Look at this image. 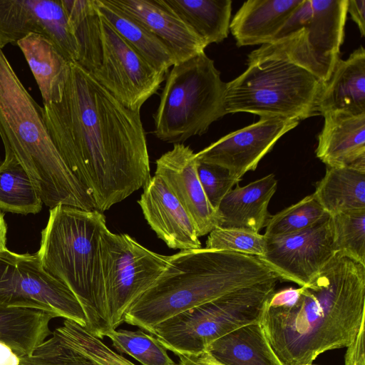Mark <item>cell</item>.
Listing matches in <instances>:
<instances>
[{
	"mask_svg": "<svg viewBox=\"0 0 365 365\" xmlns=\"http://www.w3.org/2000/svg\"><path fill=\"white\" fill-rule=\"evenodd\" d=\"M278 279L258 257L207 248L170 256L155 283L127 310L124 322L151 334L183 312L262 282Z\"/></svg>",
	"mask_w": 365,
	"mask_h": 365,
	"instance_id": "cell-3",
	"label": "cell"
},
{
	"mask_svg": "<svg viewBox=\"0 0 365 365\" xmlns=\"http://www.w3.org/2000/svg\"><path fill=\"white\" fill-rule=\"evenodd\" d=\"M247 70L226 83V114L250 113L301 121L319 115L324 84L304 68L283 58L248 61Z\"/></svg>",
	"mask_w": 365,
	"mask_h": 365,
	"instance_id": "cell-6",
	"label": "cell"
},
{
	"mask_svg": "<svg viewBox=\"0 0 365 365\" xmlns=\"http://www.w3.org/2000/svg\"><path fill=\"white\" fill-rule=\"evenodd\" d=\"M205 357L210 365H222L218 362L207 351H203Z\"/></svg>",
	"mask_w": 365,
	"mask_h": 365,
	"instance_id": "cell-42",
	"label": "cell"
},
{
	"mask_svg": "<svg viewBox=\"0 0 365 365\" xmlns=\"http://www.w3.org/2000/svg\"><path fill=\"white\" fill-rule=\"evenodd\" d=\"M53 314L36 309L0 304V342L20 356L31 355L52 334Z\"/></svg>",
	"mask_w": 365,
	"mask_h": 365,
	"instance_id": "cell-26",
	"label": "cell"
},
{
	"mask_svg": "<svg viewBox=\"0 0 365 365\" xmlns=\"http://www.w3.org/2000/svg\"><path fill=\"white\" fill-rule=\"evenodd\" d=\"M205 248L261 257L266 252L267 238L259 233L216 227L208 234Z\"/></svg>",
	"mask_w": 365,
	"mask_h": 365,
	"instance_id": "cell-36",
	"label": "cell"
},
{
	"mask_svg": "<svg viewBox=\"0 0 365 365\" xmlns=\"http://www.w3.org/2000/svg\"><path fill=\"white\" fill-rule=\"evenodd\" d=\"M197 171L204 192L215 210L222 198L240 181L227 168L213 163L197 160Z\"/></svg>",
	"mask_w": 365,
	"mask_h": 365,
	"instance_id": "cell-37",
	"label": "cell"
},
{
	"mask_svg": "<svg viewBox=\"0 0 365 365\" xmlns=\"http://www.w3.org/2000/svg\"><path fill=\"white\" fill-rule=\"evenodd\" d=\"M300 287L299 297L287 305L267 303L261 319L283 365L310 364L324 352L347 347L364 323L365 265L336 252Z\"/></svg>",
	"mask_w": 365,
	"mask_h": 365,
	"instance_id": "cell-2",
	"label": "cell"
},
{
	"mask_svg": "<svg viewBox=\"0 0 365 365\" xmlns=\"http://www.w3.org/2000/svg\"><path fill=\"white\" fill-rule=\"evenodd\" d=\"M277 187V180L272 173L242 187L236 185L216 210L217 227L259 233L270 216L268 206Z\"/></svg>",
	"mask_w": 365,
	"mask_h": 365,
	"instance_id": "cell-20",
	"label": "cell"
},
{
	"mask_svg": "<svg viewBox=\"0 0 365 365\" xmlns=\"http://www.w3.org/2000/svg\"><path fill=\"white\" fill-rule=\"evenodd\" d=\"M107 227L97 210L59 205L49 210L36 254L43 268L67 286L85 312V327L96 335L104 304L101 235Z\"/></svg>",
	"mask_w": 365,
	"mask_h": 365,
	"instance_id": "cell-5",
	"label": "cell"
},
{
	"mask_svg": "<svg viewBox=\"0 0 365 365\" xmlns=\"http://www.w3.org/2000/svg\"><path fill=\"white\" fill-rule=\"evenodd\" d=\"M347 4L348 0H303L270 41L248 55L247 62L283 58L325 83L339 59Z\"/></svg>",
	"mask_w": 365,
	"mask_h": 365,
	"instance_id": "cell-8",
	"label": "cell"
},
{
	"mask_svg": "<svg viewBox=\"0 0 365 365\" xmlns=\"http://www.w3.org/2000/svg\"><path fill=\"white\" fill-rule=\"evenodd\" d=\"M226 83L205 52L175 64L169 71L154 113V134L169 143H181L205 133L226 115Z\"/></svg>",
	"mask_w": 365,
	"mask_h": 365,
	"instance_id": "cell-7",
	"label": "cell"
},
{
	"mask_svg": "<svg viewBox=\"0 0 365 365\" xmlns=\"http://www.w3.org/2000/svg\"><path fill=\"white\" fill-rule=\"evenodd\" d=\"M61 336L68 346L88 359L91 365H137L73 321L67 320L63 323Z\"/></svg>",
	"mask_w": 365,
	"mask_h": 365,
	"instance_id": "cell-34",
	"label": "cell"
},
{
	"mask_svg": "<svg viewBox=\"0 0 365 365\" xmlns=\"http://www.w3.org/2000/svg\"><path fill=\"white\" fill-rule=\"evenodd\" d=\"M329 217L330 215L312 193L270 215L264 227V235L271 238L294 233L309 228Z\"/></svg>",
	"mask_w": 365,
	"mask_h": 365,
	"instance_id": "cell-33",
	"label": "cell"
},
{
	"mask_svg": "<svg viewBox=\"0 0 365 365\" xmlns=\"http://www.w3.org/2000/svg\"><path fill=\"white\" fill-rule=\"evenodd\" d=\"M303 0H248L230 22L239 47L267 43Z\"/></svg>",
	"mask_w": 365,
	"mask_h": 365,
	"instance_id": "cell-22",
	"label": "cell"
},
{
	"mask_svg": "<svg viewBox=\"0 0 365 365\" xmlns=\"http://www.w3.org/2000/svg\"><path fill=\"white\" fill-rule=\"evenodd\" d=\"M0 304L49 312L84 328L87 324L76 295L43 268L36 253H0Z\"/></svg>",
	"mask_w": 365,
	"mask_h": 365,
	"instance_id": "cell-11",
	"label": "cell"
},
{
	"mask_svg": "<svg viewBox=\"0 0 365 365\" xmlns=\"http://www.w3.org/2000/svg\"><path fill=\"white\" fill-rule=\"evenodd\" d=\"M336 252L365 265V209L331 216Z\"/></svg>",
	"mask_w": 365,
	"mask_h": 365,
	"instance_id": "cell-35",
	"label": "cell"
},
{
	"mask_svg": "<svg viewBox=\"0 0 365 365\" xmlns=\"http://www.w3.org/2000/svg\"><path fill=\"white\" fill-rule=\"evenodd\" d=\"M277 281L246 287L178 314L156 326L151 335L174 354L204 351L235 329L260 323Z\"/></svg>",
	"mask_w": 365,
	"mask_h": 365,
	"instance_id": "cell-9",
	"label": "cell"
},
{
	"mask_svg": "<svg viewBox=\"0 0 365 365\" xmlns=\"http://www.w3.org/2000/svg\"><path fill=\"white\" fill-rule=\"evenodd\" d=\"M76 39L81 66L93 73L101 61L100 15L96 0H61Z\"/></svg>",
	"mask_w": 365,
	"mask_h": 365,
	"instance_id": "cell-29",
	"label": "cell"
},
{
	"mask_svg": "<svg viewBox=\"0 0 365 365\" xmlns=\"http://www.w3.org/2000/svg\"><path fill=\"white\" fill-rule=\"evenodd\" d=\"M104 287L103 311L96 336L124 322L129 307L157 280L170 256L153 252L127 234H115L107 227L101 235Z\"/></svg>",
	"mask_w": 365,
	"mask_h": 365,
	"instance_id": "cell-10",
	"label": "cell"
},
{
	"mask_svg": "<svg viewBox=\"0 0 365 365\" xmlns=\"http://www.w3.org/2000/svg\"><path fill=\"white\" fill-rule=\"evenodd\" d=\"M0 365H91L55 331L31 355L20 356L0 342Z\"/></svg>",
	"mask_w": 365,
	"mask_h": 365,
	"instance_id": "cell-31",
	"label": "cell"
},
{
	"mask_svg": "<svg viewBox=\"0 0 365 365\" xmlns=\"http://www.w3.org/2000/svg\"><path fill=\"white\" fill-rule=\"evenodd\" d=\"M7 226L4 215L0 212V253L6 249Z\"/></svg>",
	"mask_w": 365,
	"mask_h": 365,
	"instance_id": "cell-41",
	"label": "cell"
},
{
	"mask_svg": "<svg viewBox=\"0 0 365 365\" xmlns=\"http://www.w3.org/2000/svg\"><path fill=\"white\" fill-rule=\"evenodd\" d=\"M138 202L148 224L168 247H202L192 219L160 177H151Z\"/></svg>",
	"mask_w": 365,
	"mask_h": 365,
	"instance_id": "cell-17",
	"label": "cell"
},
{
	"mask_svg": "<svg viewBox=\"0 0 365 365\" xmlns=\"http://www.w3.org/2000/svg\"><path fill=\"white\" fill-rule=\"evenodd\" d=\"M359 27L361 36L365 35V0H348L347 13Z\"/></svg>",
	"mask_w": 365,
	"mask_h": 365,
	"instance_id": "cell-39",
	"label": "cell"
},
{
	"mask_svg": "<svg viewBox=\"0 0 365 365\" xmlns=\"http://www.w3.org/2000/svg\"><path fill=\"white\" fill-rule=\"evenodd\" d=\"M100 24L101 61L91 73L123 106L140 111L166 74L151 66L101 16Z\"/></svg>",
	"mask_w": 365,
	"mask_h": 365,
	"instance_id": "cell-12",
	"label": "cell"
},
{
	"mask_svg": "<svg viewBox=\"0 0 365 365\" xmlns=\"http://www.w3.org/2000/svg\"><path fill=\"white\" fill-rule=\"evenodd\" d=\"M208 46L224 41L230 30L231 0H165Z\"/></svg>",
	"mask_w": 365,
	"mask_h": 365,
	"instance_id": "cell-28",
	"label": "cell"
},
{
	"mask_svg": "<svg viewBox=\"0 0 365 365\" xmlns=\"http://www.w3.org/2000/svg\"><path fill=\"white\" fill-rule=\"evenodd\" d=\"M299 123L280 117H262L257 123L212 143L196 153V158L224 167L241 180L246 173L255 170L277 140Z\"/></svg>",
	"mask_w": 365,
	"mask_h": 365,
	"instance_id": "cell-15",
	"label": "cell"
},
{
	"mask_svg": "<svg viewBox=\"0 0 365 365\" xmlns=\"http://www.w3.org/2000/svg\"><path fill=\"white\" fill-rule=\"evenodd\" d=\"M304 365H314V364H304Z\"/></svg>",
	"mask_w": 365,
	"mask_h": 365,
	"instance_id": "cell-43",
	"label": "cell"
},
{
	"mask_svg": "<svg viewBox=\"0 0 365 365\" xmlns=\"http://www.w3.org/2000/svg\"><path fill=\"white\" fill-rule=\"evenodd\" d=\"M222 365H283L261 325L242 327L213 341L206 349Z\"/></svg>",
	"mask_w": 365,
	"mask_h": 365,
	"instance_id": "cell-25",
	"label": "cell"
},
{
	"mask_svg": "<svg viewBox=\"0 0 365 365\" xmlns=\"http://www.w3.org/2000/svg\"><path fill=\"white\" fill-rule=\"evenodd\" d=\"M96 6L100 16L155 68L166 74L176 63L160 38L110 0H96Z\"/></svg>",
	"mask_w": 365,
	"mask_h": 365,
	"instance_id": "cell-24",
	"label": "cell"
},
{
	"mask_svg": "<svg viewBox=\"0 0 365 365\" xmlns=\"http://www.w3.org/2000/svg\"><path fill=\"white\" fill-rule=\"evenodd\" d=\"M30 34L47 38L69 61L78 51L61 0H0V48Z\"/></svg>",
	"mask_w": 365,
	"mask_h": 365,
	"instance_id": "cell-14",
	"label": "cell"
},
{
	"mask_svg": "<svg viewBox=\"0 0 365 365\" xmlns=\"http://www.w3.org/2000/svg\"><path fill=\"white\" fill-rule=\"evenodd\" d=\"M32 72L43 104L60 101L67 80L70 62L51 41L30 34L16 43Z\"/></svg>",
	"mask_w": 365,
	"mask_h": 365,
	"instance_id": "cell-23",
	"label": "cell"
},
{
	"mask_svg": "<svg viewBox=\"0 0 365 365\" xmlns=\"http://www.w3.org/2000/svg\"><path fill=\"white\" fill-rule=\"evenodd\" d=\"M344 365H365L364 323L353 341L346 347Z\"/></svg>",
	"mask_w": 365,
	"mask_h": 365,
	"instance_id": "cell-38",
	"label": "cell"
},
{
	"mask_svg": "<svg viewBox=\"0 0 365 365\" xmlns=\"http://www.w3.org/2000/svg\"><path fill=\"white\" fill-rule=\"evenodd\" d=\"M335 253L330 216L305 230L267 238L266 252L258 257L279 280L304 287Z\"/></svg>",
	"mask_w": 365,
	"mask_h": 365,
	"instance_id": "cell-13",
	"label": "cell"
},
{
	"mask_svg": "<svg viewBox=\"0 0 365 365\" xmlns=\"http://www.w3.org/2000/svg\"><path fill=\"white\" fill-rule=\"evenodd\" d=\"M0 138L50 209L66 205L95 210L91 195L65 164L41 115V107L0 48Z\"/></svg>",
	"mask_w": 365,
	"mask_h": 365,
	"instance_id": "cell-4",
	"label": "cell"
},
{
	"mask_svg": "<svg viewBox=\"0 0 365 365\" xmlns=\"http://www.w3.org/2000/svg\"><path fill=\"white\" fill-rule=\"evenodd\" d=\"M41 115L61 157L101 212L120 202L151 178L140 111L128 109L77 62L58 102Z\"/></svg>",
	"mask_w": 365,
	"mask_h": 365,
	"instance_id": "cell-1",
	"label": "cell"
},
{
	"mask_svg": "<svg viewBox=\"0 0 365 365\" xmlns=\"http://www.w3.org/2000/svg\"><path fill=\"white\" fill-rule=\"evenodd\" d=\"M175 355L178 357L176 365H210L203 351L197 354H176Z\"/></svg>",
	"mask_w": 365,
	"mask_h": 365,
	"instance_id": "cell-40",
	"label": "cell"
},
{
	"mask_svg": "<svg viewBox=\"0 0 365 365\" xmlns=\"http://www.w3.org/2000/svg\"><path fill=\"white\" fill-rule=\"evenodd\" d=\"M317 157L327 167L355 166L365 169V113L336 110L323 115Z\"/></svg>",
	"mask_w": 365,
	"mask_h": 365,
	"instance_id": "cell-19",
	"label": "cell"
},
{
	"mask_svg": "<svg viewBox=\"0 0 365 365\" xmlns=\"http://www.w3.org/2000/svg\"><path fill=\"white\" fill-rule=\"evenodd\" d=\"M314 195L330 216L365 209V170L354 166L327 167Z\"/></svg>",
	"mask_w": 365,
	"mask_h": 365,
	"instance_id": "cell-27",
	"label": "cell"
},
{
	"mask_svg": "<svg viewBox=\"0 0 365 365\" xmlns=\"http://www.w3.org/2000/svg\"><path fill=\"white\" fill-rule=\"evenodd\" d=\"M110 1L160 38L171 51L175 64L205 52L207 46L165 0Z\"/></svg>",
	"mask_w": 365,
	"mask_h": 365,
	"instance_id": "cell-18",
	"label": "cell"
},
{
	"mask_svg": "<svg viewBox=\"0 0 365 365\" xmlns=\"http://www.w3.org/2000/svg\"><path fill=\"white\" fill-rule=\"evenodd\" d=\"M195 154L188 145L174 144L156 160L155 175L163 179L187 212L200 237L217 227V216L199 180Z\"/></svg>",
	"mask_w": 365,
	"mask_h": 365,
	"instance_id": "cell-16",
	"label": "cell"
},
{
	"mask_svg": "<svg viewBox=\"0 0 365 365\" xmlns=\"http://www.w3.org/2000/svg\"><path fill=\"white\" fill-rule=\"evenodd\" d=\"M43 202L31 178L8 154L0 163V210L21 215L36 214Z\"/></svg>",
	"mask_w": 365,
	"mask_h": 365,
	"instance_id": "cell-30",
	"label": "cell"
},
{
	"mask_svg": "<svg viewBox=\"0 0 365 365\" xmlns=\"http://www.w3.org/2000/svg\"><path fill=\"white\" fill-rule=\"evenodd\" d=\"M113 348L141 365H176L168 350L151 334L141 330L115 329L105 334Z\"/></svg>",
	"mask_w": 365,
	"mask_h": 365,
	"instance_id": "cell-32",
	"label": "cell"
},
{
	"mask_svg": "<svg viewBox=\"0 0 365 365\" xmlns=\"http://www.w3.org/2000/svg\"><path fill=\"white\" fill-rule=\"evenodd\" d=\"M336 110L365 113V50L362 46L347 59L339 58L324 84L318 102L319 115Z\"/></svg>",
	"mask_w": 365,
	"mask_h": 365,
	"instance_id": "cell-21",
	"label": "cell"
}]
</instances>
